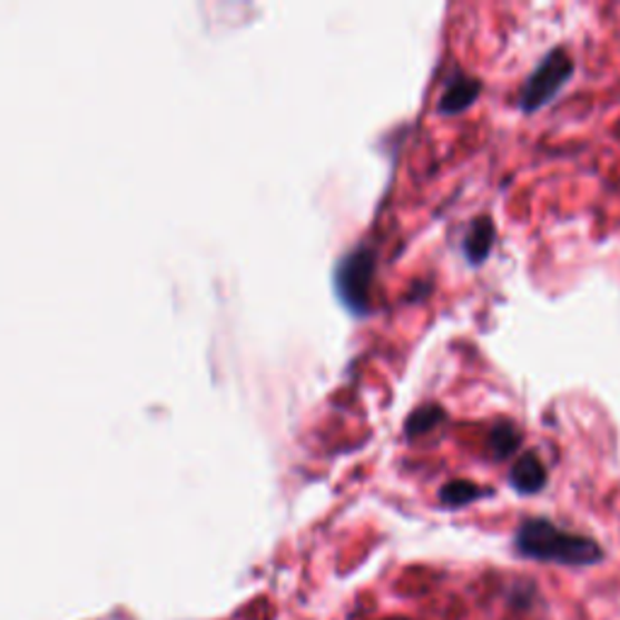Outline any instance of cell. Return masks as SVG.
Wrapping results in <instances>:
<instances>
[{
	"label": "cell",
	"mask_w": 620,
	"mask_h": 620,
	"mask_svg": "<svg viewBox=\"0 0 620 620\" xmlns=\"http://www.w3.org/2000/svg\"><path fill=\"white\" fill-rule=\"evenodd\" d=\"M514 548L521 558L564 564V568H589L603 558V550L594 539L564 531L548 519L523 521L516 529Z\"/></svg>",
	"instance_id": "cell-1"
},
{
	"label": "cell",
	"mask_w": 620,
	"mask_h": 620,
	"mask_svg": "<svg viewBox=\"0 0 620 620\" xmlns=\"http://www.w3.org/2000/svg\"><path fill=\"white\" fill-rule=\"evenodd\" d=\"M376 277V253L362 245L344 255L335 267V292L352 315L371 311V284Z\"/></svg>",
	"instance_id": "cell-2"
},
{
	"label": "cell",
	"mask_w": 620,
	"mask_h": 620,
	"mask_svg": "<svg viewBox=\"0 0 620 620\" xmlns=\"http://www.w3.org/2000/svg\"><path fill=\"white\" fill-rule=\"evenodd\" d=\"M574 73V63L564 49H553L545 53V59L533 68L529 80L523 82L519 95V107L526 115L539 112L545 105L558 98V92L568 86Z\"/></svg>",
	"instance_id": "cell-3"
},
{
	"label": "cell",
	"mask_w": 620,
	"mask_h": 620,
	"mask_svg": "<svg viewBox=\"0 0 620 620\" xmlns=\"http://www.w3.org/2000/svg\"><path fill=\"white\" fill-rule=\"evenodd\" d=\"M482 92V82L471 78V76H456L449 80V86L444 88V95L439 98V115L446 117H456L465 109H471L475 105V100L480 98Z\"/></svg>",
	"instance_id": "cell-4"
},
{
	"label": "cell",
	"mask_w": 620,
	"mask_h": 620,
	"mask_svg": "<svg viewBox=\"0 0 620 620\" xmlns=\"http://www.w3.org/2000/svg\"><path fill=\"white\" fill-rule=\"evenodd\" d=\"M548 471L543 461L535 453H523V456L509 471V485L519 494H535L545 488Z\"/></svg>",
	"instance_id": "cell-5"
},
{
	"label": "cell",
	"mask_w": 620,
	"mask_h": 620,
	"mask_svg": "<svg viewBox=\"0 0 620 620\" xmlns=\"http://www.w3.org/2000/svg\"><path fill=\"white\" fill-rule=\"evenodd\" d=\"M494 245V224L490 216H480L475 218L471 228H468L465 238H463V255L465 259L471 262L473 267L482 265L490 257V250Z\"/></svg>",
	"instance_id": "cell-6"
},
{
	"label": "cell",
	"mask_w": 620,
	"mask_h": 620,
	"mask_svg": "<svg viewBox=\"0 0 620 620\" xmlns=\"http://www.w3.org/2000/svg\"><path fill=\"white\" fill-rule=\"evenodd\" d=\"M488 494H490V490L478 488L471 480H451L439 490V502L449 509H461V506L473 504L475 500L488 498Z\"/></svg>",
	"instance_id": "cell-7"
},
{
	"label": "cell",
	"mask_w": 620,
	"mask_h": 620,
	"mask_svg": "<svg viewBox=\"0 0 620 620\" xmlns=\"http://www.w3.org/2000/svg\"><path fill=\"white\" fill-rule=\"evenodd\" d=\"M521 444V434L514 424L509 422H500L498 426H492L490 436H488V449L498 461H504L512 456V453L519 449Z\"/></svg>",
	"instance_id": "cell-8"
},
{
	"label": "cell",
	"mask_w": 620,
	"mask_h": 620,
	"mask_svg": "<svg viewBox=\"0 0 620 620\" xmlns=\"http://www.w3.org/2000/svg\"><path fill=\"white\" fill-rule=\"evenodd\" d=\"M444 420H446V412L441 410L439 405H422V407H417V410L412 412V415L407 417V422H405V434H407L410 439H417V436H422V434H426V432H432L434 426H439Z\"/></svg>",
	"instance_id": "cell-9"
}]
</instances>
